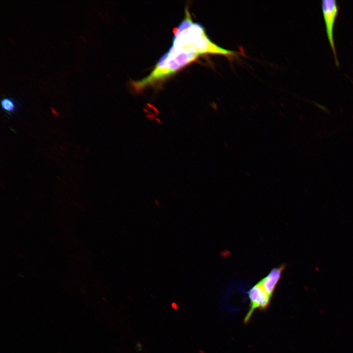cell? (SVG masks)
I'll list each match as a JSON object with an SVG mask.
<instances>
[{"instance_id":"6da1fadb","label":"cell","mask_w":353,"mask_h":353,"mask_svg":"<svg viewBox=\"0 0 353 353\" xmlns=\"http://www.w3.org/2000/svg\"><path fill=\"white\" fill-rule=\"evenodd\" d=\"M189 49L173 45L157 61L152 71L146 77L134 81L132 86L137 90L164 80L182 67L195 60L199 56Z\"/></svg>"},{"instance_id":"7a4b0ae2","label":"cell","mask_w":353,"mask_h":353,"mask_svg":"<svg viewBox=\"0 0 353 353\" xmlns=\"http://www.w3.org/2000/svg\"><path fill=\"white\" fill-rule=\"evenodd\" d=\"M172 45L189 48L199 55L208 53L228 56L235 54V52L224 49L213 42L206 35L204 27L196 23H194L173 38Z\"/></svg>"},{"instance_id":"3957f363","label":"cell","mask_w":353,"mask_h":353,"mask_svg":"<svg viewBox=\"0 0 353 353\" xmlns=\"http://www.w3.org/2000/svg\"><path fill=\"white\" fill-rule=\"evenodd\" d=\"M321 6L327 36L334 55L335 64L339 66V62L334 39V25L338 13L339 6L336 0H322Z\"/></svg>"},{"instance_id":"277c9868","label":"cell","mask_w":353,"mask_h":353,"mask_svg":"<svg viewBox=\"0 0 353 353\" xmlns=\"http://www.w3.org/2000/svg\"><path fill=\"white\" fill-rule=\"evenodd\" d=\"M248 295L250 305L243 320L245 324L250 322L256 310L266 311L270 306L272 298L263 287L259 281L248 291Z\"/></svg>"},{"instance_id":"5b68a950","label":"cell","mask_w":353,"mask_h":353,"mask_svg":"<svg viewBox=\"0 0 353 353\" xmlns=\"http://www.w3.org/2000/svg\"><path fill=\"white\" fill-rule=\"evenodd\" d=\"M285 268V264H282L278 267H275L266 276L259 280L263 287L271 297L274 294Z\"/></svg>"},{"instance_id":"8992f818","label":"cell","mask_w":353,"mask_h":353,"mask_svg":"<svg viewBox=\"0 0 353 353\" xmlns=\"http://www.w3.org/2000/svg\"><path fill=\"white\" fill-rule=\"evenodd\" d=\"M193 23L188 8L186 7L184 19L178 26L173 30L174 34L173 38H176L183 31L189 28Z\"/></svg>"},{"instance_id":"52a82bcc","label":"cell","mask_w":353,"mask_h":353,"mask_svg":"<svg viewBox=\"0 0 353 353\" xmlns=\"http://www.w3.org/2000/svg\"><path fill=\"white\" fill-rule=\"evenodd\" d=\"M0 105L1 108L8 113H15L19 109V105L11 98L2 99L1 101Z\"/></svg>"},{"instance_id":"ba28073f","label":"cell","mask_w":353,"mask_h":353,"mask_svg":"<svg viewBox=\"0 0 353 353\" xmlns=\"http://www.w3.org/2000/svg\"><path fill=\"white\" fill-rule=\"evenodd\" d=\"M172 307L175 310H177L178 308V306L177 304L176 303H173L171 304Z\"/></svg>"},{"instance_id":"9c48e42d","label":"cell","mask_w":353,"mask_h":353,"mask_svg":"<svg viewBox=\"0 0 353 353\" xmlns=\"http://www.w3.org/2000/svg\"><path fill=\"white\" fill-rule=\"evenodd\" d=\"M50 109H51V110L52 113H53L55 116L57 117V116H59L58 114L57 113V112H56V111L54 109H53L52 107H51Z\"/></svg>"}]
</instances>
